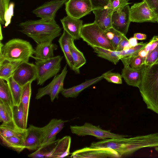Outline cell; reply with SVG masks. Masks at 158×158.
<instances>
[{"instance_id":"cell-25","label":"cell","mask_w":158,"mask_h":158,"mask_svg":"<svg viewBox=\"0 0 158 158\" xmlns=\"http://www.w3.org/2000/svg\"><path fill=\"white\" fill-rule=\"evenodd\" d=\"M147 44L148 43L141 42L138 43L136 46L129 49L119 51H116L124 65H129L131 59L134 56L138 55L139 52L144 48Z\"/></svg>"},{"instance_id":"cell-44","label":"cell","mask_w":158,"mask_h":158,"mask_svg":"<svg viewBox=\"0 0 158 158\" xmlns=\"http://www.w3.org/2000/svg\"><path fill=\"white\" fill-rule=\"evenodd\" d=\"M131 47L129 43V40L126 37V35H123L116 51H121L129 49Z\"/></svg>"},{"instance_id":"cell-43","label":"cell","mask_w":158,"mask_h":158,"mask_svg":"<svg viewBox=\"0 0 158 158\" xmlns=\"http://www.w3.org/2000/svg\"><path fill=\"white\" fill-rule=\"evenodd\" d=\"M110 0H90L93 10L103 8L108 5Z\"/></svg>"},{"instance_id":"cell-16","label":"cell","mask_w":158,"mask_h":158,"mask_svg":"<svg viewBox=\"0 0 158 158\" xmlns=\"http://www.w3.org/2000/svg\"><path fill=\"white\" fill-rule=\"evenodd\" d=\"M67 121L53 118L44 127V137L42 146L54 141L56 135L63 129L65 123Z\"/></svg>"},{"instance_id":"cell-14","label":"cell","mask_w":158,"mask_h":158,"mask_svg":"<svg viewBox=\"0 0 158 158\" xmlns=\"http://www.w3.org/2000/svg\"><path fill=\"white\" fill-rule=\"evenodd\" d=\"M43 127L30 125L26 129L24 138V148L29 150L35 151L42 145L43 140Z\"/></svg>"},{"instance_id":"cell-24","label":"cell","mask_w":158,"mask_h":158,"mask_svg":"<svg viewBox=\"0 0 158 158\" xmlns=\"http://www.w3.org/2000/svg\"><path fill=\"white\" fill-rule=\"evenodd\" d=\"M26 131V129H22L18 127L13 122L2 123L0 126V139L12 136L25 137Z\"/></svg>"},{"instance_id":"cell-22","label":"cell","mask_w":158,"mask_h":158,"mask_svg":"<svg viewBox=\"0 0 158 158\" xmlns=\"http://www.w3.org/2000/svg\"><path fill=\"white\" fill-rule=\"evenodd\" d=\"M71 143V138L69 136H65L58 139L56 145L48 158H62L69 155Z\"/></svg>"},{"instance_id":"cell-42","label":"cell","mask_w":158,"mask_h":158,"mask_svg":"<svg viewBox=\"0 0 158 158\" xmlns=\"http://www.w3.org/2000/svg\"><path fill=\"white\" fill-rule=\"evenodd\" d=\"M158 44V35L154 36L150 40L144 48L148 52V55L155 49Z\"/></svg>"},{"instance_id":"cell-18","label":"cell","mask_w":158,"mask_h":158,"mask_svg":"<svg viewBox=\"0 0 158 158\" xmlns=\"http://www.w3.org/2000/svg\"><path fill=\"white\" fill-rule=\"evenodd\" d=\"M64 30L74 40H79L83 21L78 19L67 15L60 19Z\"/></svg>"},{"instance_id":"cell-6","label":"cell","mask_w":158,"mask_h":158,"mask_svg":"<svg viewBox=\"0 0 158 158\" xmlns=\"http://www.w3.org/2000/svg\"><path fill=\"white\" fill-rule=\"evenodd\" d=\"M63 57L60 55L45 60H35L38 85H41L51 78L55 77L59 72Z\"/></svg>"},{"instance_id":"cell-10","label":"cell","mask_w":158,"mask_h":158,"mask_svg":"<svg viewBox=\"0 0 158 158\" xmlns=\"http://www.w3.org/2000/svg\"><path fill=\"white\" fill-rule=\"evenodd\" d=\"M71 158H119V154L112 149L107 147H85L76 150L71 154Z\"/></svg>"},{"instance_id":"cell-41","label":"cell","mask_w":158,"mask_h":158,"mask_svg":"<svg viewBox=\"0 0 158 158\" xmlns=\"http://www.w3.org/2000/svg\"><path fill=\"white\" fill-rule=\"evenodd\" d=\"M112 30L114 33V36L111 42L114 51H116L122 39L123 34L112 27Z\"/></svg>"},{"instance_id":"cell-17","label":"cell","mask_w":158,"mask_h":158,"mask_svg":"<svg viewBox=\"0 0 158 158\" xmlns=\"http://www.w3.org/2000/svg\"><path fill=\"white\" fill-rule=\"evenodd\" d=\"M95 15L94 22L105 31L112 27V16L114 10L108 5L103 8L93 10Z\"/></svg>"},{"instance_id":"cell-32","label":"cell","mask_w":158,"mask_h":158,"mask_svg":"<svg viewBox=\"0 0 158 158\" xmlns=\"http://www.w3.org/2000/svg\"><path fill=\"white\" fill-rule=\"evenodd\" d=\"M13 120L14 124L18 127L26 129L25 117L23 107L20 103L18 106L13 105L12 108Z\"/></svg>"},{"instance_id":"cell-39","label":"cell","mask_w":158,"mask_h":158,"mask_svg":"<svg viewBox=\"0 0 158 158\" xmlns=\"http://www.w3.org/2000/svg\"><path fill=\"white\" fill-rule=\"evenodd\" d=\"M145 59L138 55L132 57L130 60L129 65L132 68L141 69L144 64Z\"/></svg>"},{"instance_id":"cell-8","label":"cell","mask_w":158,"mask_h":158,"mask_svg":"<svg viewBox=\"0 0 158 158\" xmlns=\"http://www.w3.org/2000/svg\"><path fill=\"white\" fill-rule=\"evenodd\" d=\"M67 66L66 65L60 74L54 77L52 81L44 87L39 88L35 98L38 100L46 95H49L52 102L58 99V94L64 89V79L67 74Z\"/></svg>"},{"instance_id":"cell-15","label":"cell","mask_w":158,"mask_h":158,"mask_svg":"<svg viewBox=\"0 0 158 158\" xmlns=\"http://www.w3.org/2000/svg\"><path fill=\"white\" fill-rule=\"evenodd\" d=\"M111 22L113 28L126 35L131 22L129 5L119 12L114 11L112 15Z\"/></svg>"},{"instance_id":"cell-4","label":"cell","mask_w":158,"mask_h":158,"mask_svg":"<svg viewBox=\"0 0 158 158\" xmlns=\"http://www.w3.org/2000/svg\"><path fill=\"white\" fill-rule=\"evenodd\" d=\"M34 49L30 43L19 38H14L4 44L0 42V64L5 60L28 62L32 57Z\"/></svg>"},{"instance_id":"cell-38","label":"cell","mask_w":158,"mask_h":158,"mask_svg":"<svg viewBox=\"0 0 158 158\" xmlns=\"http://www.w3.org/2000/svg\"><path fill=\"white\" fill-rule=\"evenodd\" d=\"M10 0H0V22L2 25L6 23V17Z\"/></svg>"},{"instance_id":"cell-36","label":"cell","mask_w":158,"mask_h":158,"mask_svg":"<svg viewBox=\"0 0 158 158\" xmlns=\"http://www.w3.org/2000/svg\"><path fill=\"white\" fill-rule=\"evenodd\" d=\"M102 75L103 79L109 82L116 84L122 83V77L121 75L118 73H113L109 71L104 73Z\"/></svg>"},{"instance_id":"cell-29","label":"cell","mask_w":158,"mask_h":158,"mask_svg":"<svg viewBox=\"0 0 158 158\" xmlns=\"http://www.w3.org/2000/svg\"><path fill=\"white\" fill-rule=\"evenodd\" d=\"M31 82H29L23 87L20 100V103L22 104L24 110L26 128H27L29 108L31 93Z\"/></svg>"},{"instance_id":"cell-37","label":"cell","mask_w":158,"mask_h":158,"mask_svg":"<svg viewBox=\"0 0 158 158\" xmlns=\"http://www.w3.org/2000/svg\"><path fill=\"white\" fill-rule=\"evenodd\" d=\"M131 0H110L108 6L114 11L119 12L126 6L130 4Z\"/></svg>"},{"instance_id":"cell-34","label":"cell","mask_w":158,"mask_h":158,"mask_svg":"<svg viewBox=\"0 0 158 158\" xmlns=\"http://www.w3.org/2000/svg\"><path fill=\"white\" fill-rule=\"evenodd\" d=\"M58 140L49 143L41 146L33 153L28 155L32 158H48L57 142Z\"/></svg>"},{"instance_id":"cell-35","label":"cell","mask_w":158,"mask_h":158,"mask_svg":"<svg viewBox=\"0 0 158 158\" xmlns=\"http://www.w3.org/2000/svg\"><path fill=\"white\" fill-rule=\"evenodd\" d=\"M0 121L2 123L13 122L12 108L0 101Z\"/></svg>"},{"instance_id":"cell-21","label":"cell","mask_w":158,"mask_h":158,"mask_svg":"<svg viewBox=\"0 0 158 158\" xmlns=\"http://www.w3.org/2000/svg\"><path fill=\"white\" fill-rule=\"evenodd\" d=\"M103 79L102 76L86 80L77 85L67 89H64L61 92L66 98H76L83 90Z\"/></svg>"},{"instance_id":"cell-46","label":"cell","mask_w":158,"mask_h":158,"mask_svg":"<svg viewBox=\"0 0 158 158\" xmlns=\"http://www.w3.org/2000/svg\"><path fill=\"white\" fill-rule=\"evenodd\" d=\"M134 37L137 40H143L147 38L146 35L141 33H135L134 35Z\"/></svg>"},{"instance_id":"cell-19","label":"cell","mask_w":158,"mask_h":158,"mask_svg":"<svg viewBox=\"0 0 158 158\" xmlns=\"http://www.w3.org/2000/svg\"><path fill=\"white\" fill-rule=\"evenodd\" d=\"M58 46L52 42H46L37 45L34 49V56L35 60H45L54 57V51L56 50Z\"/></svg>"},{"instance_id":"cell-2","label":"cell","mask_w":158,"mask_h":158,"mask_svg":"<svg viewBox=\"0 0 158 158\" xmlns=\"http://www.w3.org/2000/svg\"><path fill=\"white\" fill-rule=\"evenodd\" d=\"M138 88L147 108L158 114V60L151 65H143Z\"/></svg>"},{"instance_id":"cell-49","label":"cell","mask_w":158,"mask_h":158,"mask_svg":"<svg viewBox=\"0 0 158 158\" xmlns=\"http://www.w3.org/2000/svg\"><path fill=\"white\" fill-rule=\"evenodd\" d=\"M155 150L156 151L158 152V147H157L155 148Z\"/></svg>"},{"instance_id":"cell-28","label":"cell","mask_w":158,"mask_h":158,"mask_svg":"<svg viewBox=\"0 0 158 158\" xmlns=\"http://www.w3.org/2000/svg\"><path fill=\"white\" fill-rule=\"evenodd\" d=\"M24 138L23 137L12 136L0 139L3 144L18 153L25 149Z\"/></svg>"},{"instance_id":"cell-26","label":"cell","mask_w":158,"mask_h":158,"mask_svg":"<svg viewBox=\"0 0 158 158\" xmlns=\"http://www.w3.org/2000/svg\"><path fill=\"white\" fill-rule=\"evenodd\" d=\"M74 40L73 39L70 43V51L74 64V71L79 73L80 68L85 64L86 60L83 53L75 45Z\"/></svg>"},{"instance_id":"cell-40","label":"cell","mask_w":158,"mask_h":158,"mask_svg":"<svg viewBox=\"0 0 158 158\" xmlns=\"http://www.w3.org/2000/svg\"><path fill=\"white\" fill-rule=\"evenodd\" d=\"M158 60V44L147 56L144 61V65H151L154 64Z\"/></svg>"},{"instance_id":"cell-50","label":"cell","mask_w":158,"mask_h":158,"mask_svg":"<svg viewBox=\"0 0 158 158\" xmlns=\"http://www.w3.org/2000/svg\"><path fill=\"white\" fill-rule=\"evenodd\" d=\"M143 1H144V0H143Z\"/></svg>"},{"instance_id":"cell-9","label":"cell","mask_w":158,"mask_h":158,"mask_svg":"<svg viewBox=\"0 0 158 158\" xmlns=\"http://www.w3.org/2000/svg\"><path fill=\"white\" fill-rule=\"evenodd\" d=\"M130 19L133 22L158 23L155 13L144 1L135 3L130 8Z\"/></svg>"},{"instance_id":"cell-13","label":"cell","mask_w":158,"mask_h":158,"mask_svg":"<svg viewBox=\"0 0 158 158\" xmlns=\"http://www.w3.org/2000/svg\"><path fill=\"white\" fill-rule=\"evenodd\" d=\"M68 0H53L46 2L37 7L32 13L39 17L48 21H55L57 11Z\"/></svg>"},{"instance_id":"cell-23","label":"cell","mask_w":158,"mask_h":158,"mask_svg":"<svg viewBox=\"0 0 158 158\" xmlns=\"http://www.w3.org/2000/svg\"><path fill=\"white\" fill-rule=\"evenodd\" d=\"M74 39L65 31L63 32L58 40V42L62 50L67 63L70 69L74 70V64L71 56L70 44Z\"/></svg>"},{"instance_id":"cell-12","label":"cell","mask_w":158,"mask_h":158,"mask_svg":"<svg viewBox=\"0 0 158 158\" xmlns=\"http://www.w3.org/2000/svg\"><path fill=\"white\" fill-rule=\"evenodd\" d=\"M67 14L80 19L93 10L90 0H68L65 3Z\"/></svg>"},{"instance_id":"cell-45","label":"cell","mask_w":158,"mask_h":158,"mask_svg":"<svg viewBox=\"0 0 158 158\" xmlns=\"http://www.w3.org/2000/svg\"><path fill=\"white\" fill-rule=\"evenodd\" d=\"M144 1L153 11L158 21V0H144Z\"/></svg>"},{"instance_id":"cell-33","label":"cell","mask_w":158,"mask_h":158,"mask_svg":"<svg viewBox=\"0 0 158 158\" xmlns=\"http://www.w3.org/2000/svg\"><path fill=\"white\" fill-rule=\"evenodd\" d=\"M0 101L8 104L11 108L13 106L12 96L7 81L0 78Z\"/></svg>"},{"instance_id":"cell-27","label":"cell","mask_w":158,"mask_h":158,"mask_svg":"<svg viewBox=\"0 0 158 158\" xmlns=\"http://www.w3.org/2000/svg\"><path fill=\"white\" fill-rule=\"evenodd\" d=\"M23 62L5 60L0 64V78L6 80L12 76L15 71Z\"/></svg>"},{"instance_id":"cell-5","label":"cell","mask_w":158,"mask_h":158,"mask_svg":"<svg viewBox=\"0 0 158 158\" xmlns=\"http://www.w3.org/2000/svg\"><path fill=\"white\" fill-rule=\"evenodd\" d=\"M80 37L91 47L114 51L111 42L106 37L105 31L94 22L83 25L81 31Z\"/></svg>"},{"instance_id":"cell-31","label":"cell","mask_w":158,"mask_h":158,"mask_svg":"<svg viewBox=\"0 0 158 158\" xmlns=\"http://www.w3.org/2000/svg\"><path fill=\"white\" fill-rule=\"evenodd\" d=\"M94 52L101 58L106 59L116 64L120 60L116 51L111 50L102 48L92 47Z\"/></svg>"},{"instance_id":"cell-7","label":"cell","mask_w":158,"mask_h":158,"mask_svg":"<svg viewBox=\"0 0 158 158\" xmlns=\"http://www.w3.org/2000/svg\"><path fill=\"white\" fill-rule=\"evenodd\" d=\"M70 128L72 133L78 136L90 135L99 139L119 138L128 136L112 133L110 130H103L99 126H96L88 123H85L81 126H71Z\"/></svg>"},{"instance_id":"cell-47","label":"cell","mask_w":158,"mask_h":158,"mask_svg":"<svg viewBox=\"0 0 158 158\" xmlns=\"http://www.w3.org/2000/svg\"><path fill=\"white\" fill-rule=\"evenodd\" d=\"M137 40L134 37L130 38L129 39V43L131 47H133L136 46L138 43Z\"/></svg>"},{"instance_id":"cell-30","label":"cell","mask_w":158,"mask_h":158,"mask_svg":"<svg viewBox=\"0 0 158 158\" xmlns=\"http://www.w3.org/2000/svg\"><path fill=\"white\" fill-rule=\"evenodd\" d=\"M5 80L8 84L12 97L13 105H19L20 103L23 87L18 84L12 76Z\"/></svg>"},{"instance_id":"cell-1","label":"cell","mask_w":158,"mask_h":158,"mask_svg":"<svg viewBox=\"0 0 158 158\" xmlns=\"http://www.w3.org/2000/svg\"><path fill=\"white\" fill-rule=\"evenodd\" d=\"M19 31L32 39L37 44L52 42L61 35V28L55 21L42 19L29 20L19 24Z\"/></svg>"},{"instance_id":"cell-3","label":"cell","mask_w":158,"mask_h":158,"mask_svg":"<svg viewBox=\"0 0 158 158\" xmlns=\"http://www.w3.org/2000/svg\"><path fill=\"white\" fill-rule=\"evenodd\" d=\"M106 139L102 141L92 143L91 147H107L117 152L121 157L131 154L137 151L147 147V139L145 135L127 138Z\"/></svg>"},{"instance_id":"cell-20","label":"cell","mask_w":158,"mask_h":158,"mask_svg":"<svg viewBox=\"0 0 158 158\" xmlns=\"http://www.w3.org/2000/svg\"><path fill=\"white\" fill-rule=\"evenodd\" d=\"M121 75L127 84L139 88L142 78V69H133L129 65H124Z\"/></svg>"},{"instance_id":"cell-48","label":"cell","mask_w":158,"mask_h":158,"mask_svg":"<svg viewBox=\"0 0 158 158\" xmlns=\"http://www.w3.org/2000/svg\"><path fill=\"white\" fill-rule=\"evenodd\" d=\"M148 55V52L144 49L141 50L139 52L138 55L143 58L146 59Z\"/></svg>"},{"instance_id":"cell-11","label":"cell","mask_w":158,"mask_h":158,"mask_svg":"<svg viewBox=\"0 0 158 158\" xmlns=\"http://www.w3.org/2000/svg\"><path fill=\"white\" fill-rule=\"evenodd\" d=\"M12 77L22 87L29 82H32L36 80L37 77L35 64L28 62H23L15 71Z\"/></svg>"}]
</instances>
